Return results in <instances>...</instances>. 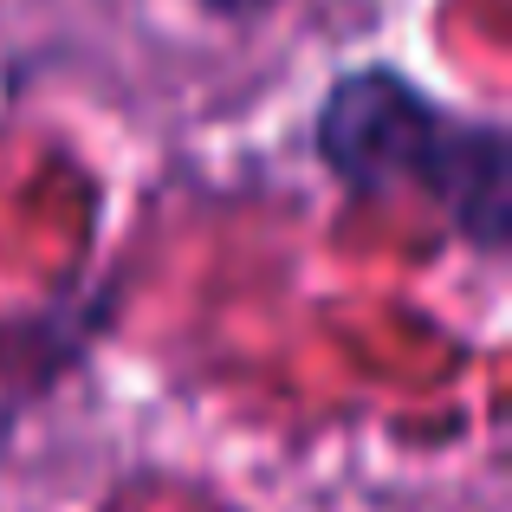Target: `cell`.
<instances>
[{
  "label": "cell",
  "mask_w": 512,
  "mask_h": 512,
  "mask_svg": "<svg viewBox=\"0 0 512 512\" xmlns=\"http://www.w3.org/2000/svg\"><path fill=\"white\" fill-rule=\"evenodd\" d=\"M312 156L350 201L422 195L480 260L512 247V137L500 117L461 111L396 59H357L318 91Z\"/></svg>",
  "instance_id": "6da1fadb"
},
{
  "label": "cell",
  "mask_w": 512,
  "mask_h": 512,
  "mask_svg": "<svg viewBox=\"0 0 512 512\" xmlns=\"http://www.w3.org/2000/svg\"><path fill=\"white\" fill-rule=\"evenodd\" d=\"M208 13H221V20H253V13H266L273 0H201Z\"/></svg>",
  "instance_id": "3957f363"
},
{
  "label": "cell",
  "mask_w": 512,
  "mask_h": 512,
  "mask_svg": "<svg viewBox=\"0 0 512 512\" xmlns=\"http://www.w3.org/2000/svg\"><path fill=\"white\" fill-rule=\"evenodd\" d=\"M91 318H98V305H78V312L52 305V312L0 325V461L13 454V435L26 428L33 402L52 396L59 376H72L85 363Z\"/></svg>",
  "instance_id": "7a4b0ae2"
}]
</instances>
